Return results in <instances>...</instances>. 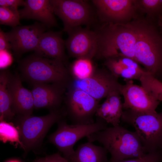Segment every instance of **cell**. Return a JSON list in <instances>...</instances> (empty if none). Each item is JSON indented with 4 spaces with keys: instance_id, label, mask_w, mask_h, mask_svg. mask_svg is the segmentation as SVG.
Masks as SVG:
<instances>
[{
    "instance_id": "27",
    "label": "cell",
    "mask_w": 162,
    "mask_h": 162,
    "mask_svg": "<svg viewBox=\"0 0 162 162\" xmlns=\"http://www.w3.org/2000/svg\"><path fill=\"white\" fill-rule=\"evenodd\" d=\"M162 151H157L147 153L141 157L120 160L111 159L108 162H162Z\"/></svg>"
},
{
    "instance_id": "10",
    "label": "cell",
    "mask_w": 162,
    "mask_h": 162,
    "mask_svg": "<svg viewBox=\"0 0 162 162\" xmlns=\"http://www.w3.org/2000/svg\"><path fill=\"white\" fill-rule=\"evenodd\" d=\"M65 109L73 124H86L94 122L93 119L99 101L86 92L75 88L69 92Z\"/></svg>"
},
{
    "instance_id": "28",
    "label": "cell",
    "mask_w": 162,
    "mask_h": 162,
    "mask_svg": "<svg viewBox=\"0 0 162 162\" xmlns=\"http://www.w3.org/2000/svg\"><path fill=\"white\" fill-rule=\"evenodd\" d=\"M111 106L107 99L99 105L95 113L98 118H100L108 123L110 115Z\"/></svg>"
},
{
    "instance_id": "30",
    "label": "cell",
    "mask_w": 162,
    "mask_h": 162,
    "mask_svg": "<svg viewBox=\"0 0 162 162\" xmlns=\"http://www.w3.org/2000/svg\"><path fill=\"white\" fill-rule=\"evenodd\" d=\"M0 69L3 70L10 66L13 61V58L10 51L0 50Z\"/></svg>"
},
{
    "instance_id": "9",
    "label": "cell",
    "mask_w": 162,
    "mask_h": 162,
    "mask_svg": "<svg viewBox=\"0 0 162 162\" xmlns=\"http://www.w3.org/2000/svg\"><path fill=\"white\" fill-rule=\"evenodd\" d=\"M91 2L104 24H125L137 18L135 0H93Z\"/></svg>"
},
{
    "instance_id": "6",
    "label": "cell",
    "mask_w": 162,
    "mask_h": 162,
    "mask_svg": "<svg viewBox=\"0 0 162 162\" xmlns=\"http://www.w3.org/2000/svg\"><path fill=\"white\" fill-rule=\"evenodd\" d=\"M66 115L65 109H59L43 116L17 115L15 123L25 152L39 147L51 127Z\"/></svg>"
},
{
    "instance_id": "15",
    "label": "cell",
    "mask_w": 162,
    "mask_h": 162,
    "mask_svg": "<svg viewBox=\"0 0 162 162\" xmlns=\"http://www.w3.org/2000/svg\"><path fill=\"white\" fill-rule=\"evenodd\" d=\"M8 86L13 112L17 115H31L34 109L32 94L31 91L23 86L18 74H10Z\"/></svg>"
},
{
    "instance_id": "31",
    "label": "cell",
    "mask_w": 162,
    "mask_h": 162,
    "mask_svg": "<svg viewBox=\"0 0 162 162\" xmlns=\"http://www.w3.org/2000/svg\"><path fill=\"white\" fill-rule=\"evenodd\" d=\"M33 162H70L58 153L40 158Z\"/></svg>"
},
{
    "instance_id": "24",
    "label": "cell",
    "mask_w": 162,
    "mask_h": 162,
    "mask_svg": "<svg viewBox=\"0 0 162 162\" xmlns=\"http://www.w3.org/2000/svg\"><path fill=\"white\" fill-rule=\"evenodd\" d=\"M0 140L4 143L9 142L16 146L19 145L24 149L18 129L11 122L0 121Z\"/></svg>"
},
{
    "instance_id": "23",
    "label": "cell",
    "mask_w": 162,
    "mask_h": 162,
    "mask_svg": "<svg viewBox=\"0 0 162 162\" xmlns=\"http://www.w3.org/2000/svg\"><path fill=\"white\" fill-rule=\"evenodd\" d=\"M121 95L119 92L114 91L110 93L106 97L111 106L110 115L108 124H111L113 126L119 125L123 111Z\"/></svg>"
},
{
    "instance_id": "16",
    "label": "cell",
    "mask_w": 162,
    "mask_h": 162,
    "mask_svg": "<svg viewBox=\"0 0 162 162\" xmlns=\"http://www.w3.org/2000/svg\"><path fill=\"white\" fill-rule=\"evenodd\" d=\"M31 91L35 109L46 108L50 112L59 109L64 85L33 84Z\"/></svg>"
},
{
    "instance_id": "5",
    "label": "cell",
    "mask_w": 162,
    "mask_h": 162,
    "mask_svg": "<svg viewBox=\"0 0 162 162\" xmlns=\"http://www.w3.org/2000/svg\"><path fill=\"white\" fill-rule=\"evenodd\" d=\"M19 68L23 77L33 84L52 82L64 85L68 78L64 62L36 54L20 61Z\"/></svg>"
},
{
    "instance_id": "20",
    "label": "cell",
    "mask_w": 162,
    "mask_h": 162,
    "mask_svg": "<svg viewBox=\"0 0 162 162\" xmlns=\"http://www.w3.org/2000/svg\"><path fill=\"white\" fill-rule=\"evenodd\" d=\"M10 73L3 70L0 75V120L8 122L15 114L12 109V101L8 86Z\"/></svg>"
},
{
    "instance_id": "13",
    "label": "cell",
    "mask_w": 162,
    "mask_h": 162,
    "mask_svg": "<svg viewBox=\"0 0 162 162\" xmlns=\"http://www.w3.org/2000/svg\"><path fill=\"white\" fill-rule=\"evenodd\" d=\"M122 85L108 70L103 69L96 70L90 77L77 80L75 84L76 88L86 92L98 101L113 91L120 93Z\"/></svg>"
},
{
    "instance_id": "26",
    "label": "cell",
    "mask_w": 162,
    "mask_h": 162,
    "mask_svg": "<svg viewBox=\"0 0 162 162\" xmlns=\"http://www.w3.org/2000/svg\"><path fill=\"white\" fill-rule=\"evenodd\" d=\"M19 13L0 7V23L14 28L20 24Z\"/></svg>"
},
{
    "instance_id": "33",
    "label": "cell",
    "mask_w": 162,
    "mask_h": 162,
    "mask_svg": "<svg viewBox=\"0 0 162 162\" xmlns=\"http://www.w3.org/2000/svg\"><path fill=\"white\" fill-rule=\"evenodd\" d=\"M158 23L160 27L162 32V15H160L158 18Z\"/></svg>"
},
{
    "instance_id": "18",
    "label": "cell",
    "mask_w": 162,
    "mask_h": 162,
    "mask_svg": "<svg viewBox=\"0 0 162 162\" xmlns=\"http://www.w3.org/2000/svg\"><path fill=\"white\" fill-rule=\"evenodd\" d=\"M60 32H45L42 35L34 51L39 56L58 60L66 59L65 41Z\"/></svg>"
},
{
    "instance_id": "11",
    "label": "cell",
    "mask_w": 162,
    "mask_h": 162,
    "mask_svg": "<svg viewBox=\"0 0 162 162\" xmlns=\"http://www.w3.org/2000/svg\"><path fill=\"white\" fill-rule=\"evenodd\" d=\"M46 26L42 23L13 28L6 32L11 49L18 58L23 53L36 50L40 39L46 30Z\"/></svg>"
},
{
    "instance_id": "3",
    "label": "cell",
    "mask_w": 162,
    "mask_h": 162,
    "mask_svg": "<svg viewBox=\"0 0 162 162\" xmlns=\"http://www.w3.org/2000/svg\"><path fill=\"white\" fill-rule=\"evenodd\" d=\"M88 141H97L117 160L140 157L147 153L135 131L120 125L107 127L87 137Z\"/></svg>"
},
{
    "instance_id": "17",
    "label": "cell",
    "mask_w": 162,
    "mask_h": 162,
    "mask_svg": "<svg viewBox=\"0 0 162 162\" xmlns=\"http://www.w3.org/2000/svg\"><path fill=\"white\" fill-rule=\"evenodd\" d=\"M25 2L24 8L19 10L20 19L37 20L48 27L56 26L50 0H26Z\"/></svg>"
},
{
    "instance_id": "32",
    "label": "cell",
    "mask_w": 162,
    "mask_h": 162,
    "mask_svg": "<svg viewBox=\"0 0 162 162\" xmlns=\"http://www.w3.org/2000/svg\"><path fill=\"white\" fill-rule=\"evenodd\" d=\"M11 50V45L6 32L0 29V50Z\"/></svg>"
},
{
    "instance_id": "1",
    "label": "cell",
    "mask_w": 162,
    "mask_h": 162,
    "mask_svg": "<svg viewBox=\"0 0 162 162\" xmlns=\"http://www.w3.org/2000/svg\"><path fill=\"white\" fill-rule=\"evenodd\" d=\"M134 59L158 79L162 75V32L158 21L137 19Z\"/></svg>"
},
{
    "instance_id": "25",
    "label": "cell",
    "mask_w": 162,
    "mask_h": 162,
    "mask_svg": "<svg viewBox=\"0 0 162 162\" xmlns=\"http://www.w3.org/2000/svg\"><path fill=\"white\" fill-rule=\"evenodd\" d=\"M141 86L151 95L162 102V82L153 75L145 76L141 81Z\"/></svg>"
},
{
    "instance_id": "21",
    "label": "cell",
    "mask_w": 162,
    "mask_h": 162,
    "mask_svg": "<svg viewBox=\"0 0 162 162\" xmlns=\"http://www.w3.org/2000/svg\"><path fill=\"white\" fill-rule=\"evenodd\" d=\"M92 59L88 58H77L71 64L70 71L77 80L86 79L94 72L96 69Z\"/></svg>"
},
{
    "instance_id": "29",
    "label": "cell",
    "mask_w": 162,
    "mask_h": 162,
    "mask_svg": "<svg viewBox=\"0 0 162 162\" xmlns=\"http://www.w3.org/2000/svg\"><path fill=\"white\" fill-rule=\"evenodd\" d=\"M25 2L22 0H0V6L7 8L14 12L19 13L18 8L19 6H24Z\"/></svg>"
},
{
    "instance_id": "34",
    "label": "cell",
    "mask_w": 162,
    "mask_h": 162,
    "mask_svg": "<svg viewBox=\"0 0 162 162\" xmlns=\"http://www.w3.org/2000/svg\"><path fill=\"white\" fill-rule=\"evenodd\" d=\"M5 162H21L20 160L16 159H9Z\"/></svg>"
},
{
    "instance_id": "22",
    "label": "cell",
    "mask_w": 162,
    "mask_h": 162,
    "mask_svg": "<svg viewBox=\"0 0 162 162\" xmlns=\"http://www.w3.org/2000/svg\"><path fill=\"white\" fill-rule=\"evenodd\" d=\"M137 11L146 14L148 19L156 20L162 15V0H135Z\"/></svg>"
},
{
    "instance_id": "8",
    "label": "cell",
    "mask_w": 162,
    "mask_h": 162,
    "mask_svg": "<svg viewBox=\"0 0 162 162\" xmlns=\"http://www.w3.org/2000/svg\"><path fill=\"white\" fill-rule=\"evenodd\" d=\"M54 14L62 20L63 31L68 33L82 25H89L94 20V12L88 1L50 0Z\"/></svg>"
},
{
    "instance_id": "7",
    "label": "cell",
    "mask_w": 162,
    "mask_h": 162,
    "mask_svg": "<svg viewBox=\"0 0 162 162\" xmlns=\"http://www.w3.org/2000/svg\"><path fill=\"white\" fill-rule=\"evenodd\" d=\"M57 123V130L49 136L48 140L69 161L75 152L74 145L78 141L108 127V123L98 117L95 122L89 124L70 125L64 119Z\"/></svg>"
},
{
    "instance_id": "12",
    "label": "cell",
    "mask_w": 162,
    "mask_h": 162,
    "mask_svg": "<svg viewBox=\"0 0 162 162\" xmlns=\"http://www.w3.org/2000/svg\"><path fill=\"white\" fill-rule=\"evenodd\" d=\"M65 41L69 54L76 58L96 56L98 48V35L96 30L81 27L75 28L68 33Z\"/></svg>"
},
{
    "instance_id": "14",
    "label": "cell",
    "mask_w": 162,
    "mask_h": 162,
    "mask_svg": "<svg viewBox=\"0 0 162 162\" xmlns=\"http://www.w3.org/2000/svg\"><path fill=\"white\" fill-rule=\"evenodd\" d=\"M120 94L124 98L123 109L143 112H153L160 102L149 94L142 86L134 84L132 80H127L122 85Z\"/></svg>"
},
{
    "instance_id": "4",
    "label": "cell",
    "mask_w": 162,
    "mask_h": 162,
    "mask_svg": "<svg viewBox=\"0 0 162 162\" xmlns=\"http://www.w3.org/2000/svg\"><path fill=\"white\" fill-rule=\"evenodd\" d=\"M121 120L134 128L147 153L162 151V111L146 113L125 110Z\"/></svg>"
},
{
    "instance_id": "19",
    "label": "cell",
    "mask_w": 162,
    "mask_h": 162,
    "mask_svg": "<svg viewBox=\"0 0 162 162\" xmlns=\"http://www.w3.org/2000/svg\"><path fill=\"white\" fill-rule=\"evenodd\" d=\"M108 152L103 147L88 142L78 146L70 162H108Z\"/></svg>"
},
{
    "instance_id": "2",
    "label": "cell",
    "mask_w": 162,
    "mask_h": 162,
    "mask_svg": "<svg viewBox=\"0 0 162 162\" xmlns=\"http://www.w3.org/2000/svg\"><path fill=\"white\" fill-rule=\"evenodd\" d=\"M96 30L98 35L96 57L106 59L123 56L134 59L136 19L125 24H104Z\"/></svg>"
}]
</instances>
